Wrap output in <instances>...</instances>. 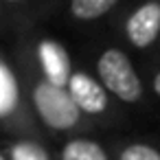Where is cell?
Listing matches in <instances>:
<instances>
[{
	"label": "cell",
	"instance_id": "1",
	"mask_svg": "<svg viewBox=\"0 0 160 160\" xmlns=\"http://www.w3.org/2000/svg\"><path fill=\"white\" fill-rule=\"evenodd\" d=\"M31 101H33V108H35L40 121L51 132L68 134V132L77 129L83 121V112L70 97L68 88L53 86L46 79H42L33 86Z\"/></svg>",
	"mask_w": 160,
	"mask_h": 160
},
{
	"label": "cell",
	"instance_id": "2",
	"mask_svg": "<svg viewBox=\"0 0 160 160\" xmlns=\"http://www.w3.org/2000/svg\"><path fill=\"white\" fill-rule=\"evenodd\" d=\"M97 77L103 88L123 103H138L142 99V81L125 51L110 46L97 59Z\"/></svg>",
	"mask_w": 160,
	"mask_h": 160
},
{
	"label": "cell",
	"instance_id": "3",
	"mask_svg": "<svg viewBox=\"0 0 160 160\" xmlns=\"http://www.w3.org/2000/svg\"><path fill=\"white\" fill-rule=\"evenodd\" d=\"M160 35V2L145 0L125 20V38L134 48H149Z\"/></svg>",
	"mask_w": 160,
	"mask_h": 160
},
{
	"label": "cell",
	"instance_id": "4",
	"mask_svg": "<svg viewBox=\"0 0 160 160\" xmlns=\"http://www.w3.org/2000/svg\"><path fill=\"white\" fill-rule=\"evenodd\" d=\"M68 92L86 116H103L110 110V92L88 72L75 70L68 81Z\"/></svg>",
	"mask_w": 160,
	"mask_h": 160
},
{
	"label": "cell",
	"instance_id": "5",
	"mask_svg": "<svg viewBox=\"0 0 160 160\" xmlns=\"http://www.w3.org/2000/svg\"><path fill=\"white\" fill-rule=\"evenodd\" d=\"M38 59H40L46 81H51L53 86H59V88H68V81L75 70L70 68V57H68L66 48L57 40H40Z\"/></svg>",
	"mask_w": 160,
	"mask_h": 160
},
{
	"label": "cell",
	"instance_id": "6",
	"mask_svg": "<svg viewBox=\"0 0 160 160\" xmlns=\"http://www.w3.org/2000/svg\"><path fill=\"white\" fill-rule=\"evenodd\" d=\"M59 160H114V158L99 140L77 136V138H68L62 145Z\"/></svg>",
	"mask_w": 160,
	"mask_h": 160
},
{
	"label": "cell",
	"instance_id": "7",
	"mask_svg": "<svg viewBox=\"0 0 160 160\" xmlns=\"http://www.w3.org/2000/svg\"><path fill=\"white\" fill-rule=\"evenodd\" d=\"M18 108H20L18 79L11 66L2 59L0 62V116H2V121L9 123L18 114Z\"/></svg>",
	"mask_w": 160,
	"mask_h": 160
},
{
	"label": "cell",
	"instance_id": "8",
	"mask_svg": "<svg viewBox=\"0 0 160 160\" xmlns=\"http://www.w3.org/2000/svg\"><path fill=\"white\" fill-rule=\"evenodd\" d=\"M116 2L118 0H70V16L81 22H92L110 13Z\"/></svg>",
	"mask_w": 160,
	"mask_h": 160
},
{
	"label": "cell",
	"instance_id": "9",
	"mask_svg": "<svg viewBox=\"0 0 160 160\" xmlns=\"http://www.w3.org/2000/svg\"><path fill=\"white\" fill-rule=\"evenodd\" d=\"M114 160H160V149L145 140H129L121 142L112 151Z\"/></svg>",
	"mask_w": 160,
	"mask_h": 160
},
{
	"label": "cell",
	"instance_id": "10",
	"mask_svg": "<svg viewBox=\"0 0 160 160\" xmlns=\"http://www.w3.org/2000/svg\"><path fill=\"white\" fill-rule=\"evenodd\" d=\"M2 156H7L9 160H48L46 151L31 140H18V142L9 145Z\"/></svg>",
	"mask_w": 160,
	"mask_h": 160
},
{
	"label": "cell",
	"instance_id": "11",
	"mask_svg": "<svg viewBox=\"0 0 160 160\" xmlns=\"http://www.w3.org/2000/svg\"><path fill=\"white\" fill-rule=\"evenodd\" d=\"M151 88H153V92L160 97V70L153 75V79H151Z\"/></svg>",
	"mask_w": 160,
	"mask_h": 160
},
{
	"label": "cell",
	"instance_id": "12",
	"mask_svg": "<svg viewBox=\"0 0 160 160\" xmlns=\"http://www.w3.org/2000/svg\"><path fill=\"white\" fill-rule=\"evenodd\" d=\"M5 2H11V5H16V2H22V0H5Z\"/></svg>",
	"mask_w": 160,
	"mask_h": 160
},
{
	"label": "cell",
	"instance_id": "13",
	"mask_svg": "<svg viewBox=\"0 0 160 160\" xmlns=\"http://www.w3.org/2000/svg\"><path fill=\"white\" fill-rule=\"evenodd\" d=\"M0 160H9V158H7V156H0Z\"/></svg>",
	"mask_w": 160,
	"mask_h": 160
}]
</instances>
